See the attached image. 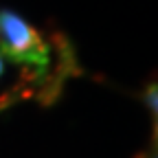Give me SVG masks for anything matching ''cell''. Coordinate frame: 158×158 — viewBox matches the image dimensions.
Instances as JSON below:
<instances>
[{
    "label": "cell",
    "instance_id": "obj_1",
    "mask_svg": "<svg viewBox=\"0 0 158 158\" xmlns=\"http://www.w3.org/2000/svg\"><path fill=\"white\" fill-rule=\"evenodd\" d=\"M0 55L24 77L40 103H53L66 79L81 75L73 44L64 35L46 37L13 9H0Z\"/></svg>",
    "mask_w": 158,
    "mask_h": 158
},
{
    "label": "cell",
    "instance_id": "obj_2",
    "mask_svg": "<svg viewBox=\"0 0 158 158\" xmlns=\"http://www.w3.org/2000/svg\"><path fill=\"white\" fill-rule=\"evenodd\" d=\"M31 99H35L31 86L24 81V77L0 55V112L9 110L11 106H15L20 101H31Z\"/></svg>",
    "mask_w": 158,
    "mask_h": 158
},
{
    "label": "cell",
    "instance_id": "obj_3",
    "mask_svg": "<svg viewBox=\"0 0 158 158\" xmlns=\"http://www.w3.org/2000/svg\"><path fill=\"white\" fill-rule=\"evenodd\" d=\"M156 99H158V94H156V81H149V84H145V88H143V94H141V101H143V106H145L147 114L152 116V125H154V132H158V127H156V121H158V108H156Z\"/></svg>",
    "mask_w": 158,
    "mask_h": 158
},
{
    "label": "cell",
    "instance_id": "obj_4",
    "mask_svg": "<svg viewBox=\"0 0 158 158\" xmlns=\"http://www.w3.org/2000/svg\"><path fill=\"white\" fill-rule=\"evenodd\" d=\"M134 158H158V147H156V136L152 134V145H147L145 149H141Z\"/></svg>",
    "mask_w": 158,
    "mask_h": 158
}]
</instances>
